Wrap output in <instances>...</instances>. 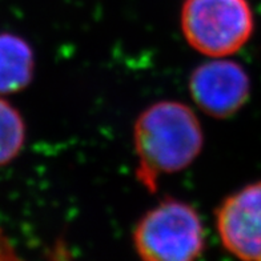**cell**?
I'll list each match as a JSON object with an SVG mask.
<instances>
[{"instance_id": "5", "label": "cell", "mask_w": 261, "mask_h": 261, "mask_svg": "<svg viewBox=\"0 0 261 261\" xmlns=\"http://www.w3.org/2000/svg\"><path fill=\"white\" fill-rule=\"evenodd\" d=\"M249 77L230 60H212L199 65L191 75L189 91L201 111L213 117L234 115L249 97Z\"/></svg>"}, {"instance_id": "8", "label": "cell", "mask_w": 261, "mask_h": 261, "mask_svg": "<svg viewBox=\"0 0 261 261\" xmlns=\"http://www.w3.org/2000/svg\"><path fill=\"white\" fill-rule=\"evenodd\" d=\"M0 261H24L19 256L15 247L0 225Z\"/></svg>"}, {"instance_id": "9", "label": "cell", "mask_w": 261, "mask_h": 261, "mask_svg": "<svg viewBox=\"0 0 261 261\" xmlns=\"http://www.w3.org/2000/svg\"><path fill=\"white\" fill-rule=\"evenodd\" d=\"M49 261H73L69 256L68 251L65 249L63 244H56V247L54 248V251L51 252V256H49Z\"/></svg>"}, {"instance_id": "3", "label": "cell", "mask_w": 261, "mask_h": 261, "mask_svg": "<svg viewBox=\"0 0 261 261\" xmlns=\"http://www.w3.org/2000/svg\"><path fill=\"white\" fill-rule=\"evenodd\" d=\"M254 21L247 0H186L181 30L188 44L211 58H225L249 40Z\"/></svg>"}, {"instance_id": "6", "label": "cell", "mask_w": 261, "mask_h": 261, "mask_svg": "<svg viewBox=\"0 0 261 261\" xmlns=\"http://www.w3.org/2000/svg\"><path fill=\"white\" fill-rule=\"evenodd\" d=\"M35 59L25 40L0 34V95L19 92L31 83Z\"/></svg>"}, {"instance_id": "7", "label": "cell", "mask_w": 261, "mask_h": 261, "mask_svg": "<svg viewBox=\"0 0 261 261\" xmlns=\"http://www.w3.org/2000/svg\"><path fill=\"white\" fill-rule=\"evenodd\" d=\"M25 140V124L19 111L0 97V167L20 153Z\"/></svg>"}, {"instance_id": "4", "label": "cell", "mask_w": 261, "mask_h": 261, "mask_svg": "<svg viewBox=\"0 0 261 261\" xmlns=\"http://www.w3.org/2000/svg\"><path fill=\"white\" fill-rule=\"evenodd\" d=\"M221 243L241 261H261V181L228 196L216 212Z\"/></svg>"}, {"instance_id": "1", "label": "cell", "mask_w": 261, "mask_h": 261, "mask_svg": "<svg viewBox=\"0 0 261 261\" xmlns=\"http://www.w3.org/2000/svg\"><path fill=\"white\" fill-rule=\"evenodd\" d=\"M138 155L136 177L155 192L163 175L187 168L199 156L204 136L193 111L179 101L152 104L138 117L134 128Z\"/></svg>"}, {"instance_id": "2", "label": "cell", "mask_w": 261, "mask_h": 261, "mask_svg": "<svg viewBox=\"0 0 261 261\" xmlns=\"http://www.w3.org/2000/svg\"><path fill=\"white\" fill-rule=\"evenodd\" d=\"M204 229L192 205L165 199L141 217L134 244L143 261H197L204 251Z\"/></svg>"}]
</instances>
